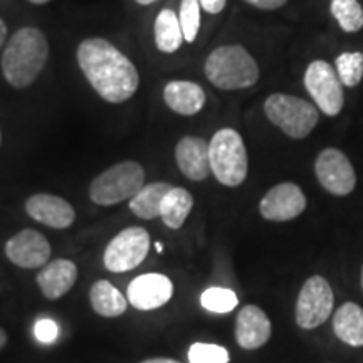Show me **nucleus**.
<instances>
[{
    "instance_id": "f257e3e1",
    "label": "nucleus",
    "mask_w": 363,
    "mask_h": 363,
    "mask_svg": "<svg viewBox=\"0 0 363 363\" xmlns=\"http://www.w3.org/2000/svg\"><path fill=\"white\" fill-rule=\"evenodd\" d=\"M78 65L84 78L104 101L118 104L135 96L138 69L110 40L88 38L78 48Z\"/></svg>"
},
{
    "instance_id": "f03ea898",
    "label": "nucleus",
    "mask_w": 363,
    "mask_h": 363,
    "mask_svg": "<svg viewBox=\"0 0 363 363\" xmlns=\"http://www.w3.org/2000/svg\"><path fill=\"white\" fill-rule=\"evenodd\" d=\"M49 43L38 27H22L9 39L2 54L4 78L17 89L29 88L48 65Z\"/></svg>"
},
{
    "instance_id": "7ed1b4c3",
    "label": "nucleus",
    "mask_w": 363,
    "mask_h": 363,
    "mask_svg": "<svg viewBox=\"0 0 363 363\" xmlns=\"http://www.w3.org/2000/svg\"><path fill=\"white\" fill-rule=\"evenodd\" d=\"M206 78L217 89H247L259 81V66L242 45H220L208 54L203 65Z\"/></svg>"
},
{
    "instance_id": "20e7f679",
    "label": "nucleus",
    "mask_w": 363,
    "mask_h": 363,
    "mask_svg": "<svg viewBox=\"0 0 363 363\" xmlns=\"http://www.w3.org/2000/svg\"><path fill=\"white\" fill-rule=\"evenodd\" d=\"M211 172L225 187H239L247 177L249 160L242 136L234 128H222L208 143Z\"/></svg>"
},
{
    "instance_id": "39448f33",
    "label": "nucleus",
    "mask_w": 363,
    "mask_h": 363,
    "mask_svg": "<svg viewBox=\"0 0 363 363\" xmlns=\"http://www.w3.org/2000/svg\"><path fill=\"white\" fill-rule=\"evenodd\" d=\"M143 185V167L135 160H125L101 172L91 182L89 197L96 206H116V203L131 201Z\"/></svg>"
},
{
    "instance_id": "423d86ee",
    "label": "nucleus",
    "mask_w": 363,
    "mask_h": 363,
    "mask_svg": "<svg viewBox=\"0 0 363 363\" xmlns=\"http://www.w3.org/2000/svg\"><path fill=\"white\" fill-rule=\"evenodd\" d=\"M264 113L272 125L293 140H303L315 130L320 113L306 99L286 93H274L264 101Z\"/></svg>"
},
{
    "instance_id": "0eeeda50",
    "label": "nucleus",
    "mask_w": 363,
    "mask_h": 363,
    "mask_svg": "<svg viewBox=\"0 0 363 363\" xmlns=\"http://www.w3.org/2000/svg\"><path fill=\"white\" fill-rule=\"evenodd\" d=\"M305 88L315 103L318 110L326 116H338L343 110L345 104V93L343 84L340 81L337 69L323 61L316 59L308 65L303 78Z\"/></svg>"
},
{
    "instance_id": "6e6552de",
    "label": "nucleus",
    "mask_w": 363,
    "mask_h": 363,
    "mask_svg": "<svg viewBox=\"0 0 363 363\" xmlns=\"http://www.w3.org/2000/svg\"><path fill=\"white\" fill-rule=\"evenodd\" d=\"M150 251V234L143 227H126L110 240L103 254L104 267L111 272H126L140 266Z\"/></svg>"
},
{
    "instance_id": "1a4fd4ad",
    "label": "nucleus",
    "mask_w": 363,
    "mask_h": 363,
    "mask_svg": "<svg viewBox=\"0 0 363 363\" xmlns=\"http://www.w3.org/2000/svg\"><path fill=\"white\" fill-rule=\"evenodd\" d=\"M333 291L328 281L313 276L303 284L296 303V323L303 330H313L323 325L333 311Z\"/></svg>"
},
{
    "instance_id": "9d476101",
    "label": "nucleus",
    "mask_w": 363,
    "mask_h": 363,
    "mask_svg": "<svg viewBox=\"0 0 363 363\" xmlns=\"http://www.w3.org/2000/svg\"><path fill=\"white\" fill-rule=\"evenodd\" d=\"M315 174L321 187L338 197L352 194L357 185V174L352 162L337 148H325L320 152L315 162Z\"/></svg>"
},
{
    "instance_id": "9b49d317",
    "label": "nucleus",
    "mask_w": 363,
    "mask_h": 363,
    "mask_svg": "<svg viewBox=\"0 0 363 363\" xmlns=\"http://www.w3.org/2000/svg\"><path fill=\"white\" fill-rule=\"evenodd\" d=\"M306 208V197L296 184L284 182L274 185L259 203V212L266 220L288 222L301 216Z\"/></svg>"
},
{
    "instance_id": "f8f14e48",
    "label": "nucleus",
    "mask_w": 363,
    "mask_h": 363,
    "mask_svg": "<svg viewBox=\"0 0 363 363\" xmlns=\"http://www.w3.org/2000/svg\"><path fill=\"white\" fill-rule=\"evenodd\" d=\"M6 254L16 266L38 269L49 262L51 244L39 230L24 229L7 240Z\"/></svg>"
},
{
    "instance_id": "ddd939ff",
    "label": "nucleus",
    "mask_w": 363,
    "mask_h": 363,
    "mask_svg": "<svg viewBox=\"0 0 363 363\" xmlns=\"http://www.w3.org/2000/svg\"><path fill=\"white\" fill-rule=\"evenodd\" d=\"M174 283L165 274L148 272L135 278L128 286L130 305L140 311L157 310L170 301Z\"/></svg>"
},
{
    "instance_id": "4468645a",
    "label": "nucleus",
    "mask_w": 363,
    "mask_h": 363,
    "mask_svg": "<svg viewBox=\"0 0 363 363\" xmlns=\"http://www.w3.org/2000/svg\"><path fill=\"white\" fill-rule=\"evenodd\" d=\"M27 216L52 229H67L76 220L74 208L66 199L52 194H35L26 201Z\"/></svg>"
},
{
    "instance_id": "2eb2a0df",
    "label": "nucleus",
    "mask_w": 363,
    "mask_h": 363,
    "mask_svg": "<svg viewBox=\"0 0 363 363\" xmlns=\"http://www.w3.org/2000/svg\"><path fill=\"white\" fill-rule=\"evenodd\" d=\"M175 162L179 170L192 182L206 180L211 174L208 143L201 136L187 135L175 147Z\"/></svg>"
},
{
    "instance_id": "dca6fc26",
    "label": "nucleus",
    "mask_w": 363,
    "mask_h": 363,
    "mask_svg": "<svg viewBox=\"0 0 363 363\" xmlns=\"http://www.w3.org/2000/svg\"><path fill=\"white\" fill-rule=\"evenodd\" d=\"M271 338V321L259 306L247 305L235 320V342L244 350H257Z\"/></svg>"
},
{
    "instance_id": "f3484780",
    "label": "nucleus",
    "mask_w": 363,
    "mask_h": 363,
    "mask_svg": "<svg viewBox=\"0 0 363 363\" xmlns=\"http://www.w3.org/2000/svg\"><path fill=\"white\" fill-rule=\"evenodd\" d=\"M163 99L177 115L194 116L206 106L207 96L202 86L194 81H170L163 88Z\"/></svg>"
},
{
    "instance_id": "a211bd4d",
    "label": "nucleus",
    "mask_w": 363,
    "mask_h": 363,
    "mask_svg": "<svg viewBox=\"0 0 363 363\" xmlns=\"http://www.w3.org/2000/svg\"><path fill=\"white\" fill-rule=\"evenodd\" d=\"M78 279V267L69 259H54L48 262L38 274L40 291L48 299H59L69 291Z\"/></svg>"
},
{
    "instance_id": "6ab92c4d",
    "label": "nucleus",
    "mask_w": 363,
    "mask_h": 363,
    "mask_svg": "<svg viewBox=\"0 0 363 363\" xmlns=\"http://www.w3.org/2000/svg\"><path fill=\"white\" fill-rule=\"evenodd\" d=\"M333 331L343 343L363 347V310L355 303H345L335 313Z\"/></svg>"
},
{
    "instance_id": "aec40b11",
    "label": "nucleus",
    "mask_w": 363,
    "mask_h": 363,
    "mask_svg": "<svg viewBox=\"0 0 363 363\" xmlns=\"http://www.w3.org/2000/svg\"><path fill=\"white\" fill-rule=\"evenodd\" d=\"M89 301L93 310L99 316L116 318L121 316L128 308V299L113 286L110 281L99 279L89 291Z\"/></svg>"
},
{
    "instance_id": "412c9836",
    "label": "nucleus",
    "mask_w": 363,
    "mask_h": 363,
    "mask_svg": "<svg viewBox=\"0 0 363 363\" xmlns=\"http://www.w3.org/2000/svg\"><path fill=\"white\" fill-rule=\"evenodd\" d=\"M172 187L174 185L167 184V182H153V184L143 185L130 201V211L136 217H140V219H157V217H160L163 197H165Z\"/></svg>"
},
{
    "instance_id": "4be33fe9",
    "label": "nucleus",
    "mask_w": 363,
    "mask_h": 363,
    "mask_svg": "<svg viewBox=\"0 0 363 363\" xmlns=\"http://www.w3.org/2000/svg\"><path fill=\"white\" fill-rule=\"evenodd\" d=\"M194 207V197L189 190L182 187H172L162 201L160 219L170 229H180L185 224Z\"/></svg>"
},
{
    "instance_id": "5701e85b",
    "label": "nucleus",
    "mask_w": 363,
    "mask_h": 363,
    "mask_svg": "<svg viewBox=\"0 0 363 363\" xmlns=\"http://www.w3.org/2000/svg\"><path fill=\"white\" fill-rule=\"evenodd\" d=\"M153 34H155V45L158 51L163 54L179 51L182 43H184L179 13L172 9L160 11L155 19V26H153Z\"/></svg>"
},
{
    "instance_id": "b1692460",
    "label": "nucleus",
    "mask_w": 363,
    "mask_h": 363,
    "mask_svg": "<svg viewBox=\"0 0 363 363\" xmlns=\"http://www.w3.org/2000/svg\"><path fill=\"white\" fill-rule=\"evenodd\" d=\"M330 12L345 33H358L363 27V7L358 0H331Z\"/></svg>"
},
{
    "instance_id": "393cba45",
    "label": "nucleus",
    "mask_w": 363,
    "mask_h": 363,
    "mask_svg": "<svg viewBox=\"0 0 363 363\" xmlns=\"http://www.w3.org/2000/svg\"><path fill=\"white\" fill-rule=\"evenodd\" d=\"M340 81L347 88H355L363 79V52H342L335 61Z\"/></svg>"
},
{
    "instance_id": "a878e982",
    "label": "nucleus",
    "mask_w": 363,
    "mask_h": 363,
    "mask_svg": "<svg viewBox=\"0 0 363 363\" xmlns=\"http://www.w3.org/2000/svg\"><path fill=\"white\" fill-rule=\"evenodd\" d=\"M201 0H182L179 21L182 33H184V40L194 43L197 39L199 29H201Z\"/></svg>"
},
{
    "instance_id": "bb28decb",
    "label": "nucleus",
    "mask_w": 363,
    "mask_h": 363,
    "mask_svg": "<svg viewBox=\"0 0 363 363\" xmlns=\"http://www.w3.org/2000/svg\"><path fill=\"white\" fill-rule=\"evenodd\" d=\"M238 303V296L229 288H208L201 296V305L212 313H230Z\"/></svg>"
},
{
    "instance_id": "cd10ccee",
    "label": "nucleus",
    "mask_w": 363,
    "mask_h": 363,
    "mask_svg": "<svg viewBox=\"0 0 363 363\" xmlns=\"http://www.w3.org/2000/svg\"><path fill=\"white\" fill-rule=\"evenodd\" d=\"M190 363H229V352L214 343H194L189 348Z\"/></svg>"
},
{
    "instance_id": "c85d7f7f",
    "label": "nucleus",
    "mask_w": 363,
    "mask_h": 363,
    "mask_svg": "<svg viewBox=\"0 0 363 363\" xmlns=\"http://www.w3.org/2000/svg\"><path fill=\"white\" fill-rule=\"evenodd\" d=\"M34 335L40 343L51 345L57 340L59 326L56 321L48 320V318H45V320H39L34 326Z\"/></svg>"
},
{
    "instance_id": "c756f323",
    "label": "nucleus",
    "mask_w": 363,
    "mask_h": 363,
    "mask_svg": "<svg viewBox=\"0 0 363 363\" xmlns=\"http://www.w3.org/2000/svg\"><path fill=\"white\" fill-rule=\"evenodd\" d=\"M249 6L261 9V11H276L281 9L288 0H244Z\"/></svg>"
},
{
    "instance_id": "7c9ffc66",
    "label": "nucleus",
    "mask_w": 363,
    "mask_h": 363,
    "mask_svg": "<svg viewBox=\"0 0 363 363\" xmlns=\"http://www.w3.org/2000/svg\"><path fill=\"white\" fill-rule=\"evenodd\" d=\"M227 0H201V6L208 13H220L224 11Z\"/></svg>"
},
{
    "instance_id": "2f4dec72",
    "label": "nucleus",
    "mask_w": 363,
    "mask_h": 363,
    "mask_svg": "<svg viewBox=\"0 0 363 363\" xmlns=\"http://www.w3.org/2000/svg\"><path fill=\"white\" fill-rule=\"evenodd\" d=\"M6 39H7V26H6V22L0 19V49H2Z\"/></svg>"
},
{
    "instance_id": "473e14b6",
    "label": "nucleus",
    "mask_w": 363,
    "mask_h": 363,
    "mask_svg": "<svg viewBox=\"0 0 363 363\" xmlns=\"http://www.w3.org/2000/svg\"><path fill=\"white\" fill-rule=\"evenodd\" d=\"M142 363H180L174 360V358H148V360H145Z\"/></svg>"
},
{
    "instance_id": "72a5a7b5",
    "label": "nucleus",
    "mask_w": 363,
    "mask_h": 363,
    "mask_svg": "<svg viewBox=\"0 0 363 363\" xmlns=\"http://www.w3.org/2000/svg\"><path fill=\"white\" fill-rule=\"evenodd\" d=\"M6 345H7V333L2 328H0V350H2Z\"/></svg>"
},
{
    "instance_id": "f704fd0d",
    "label": "nucleus",
    "mask_w": 363,
    "mask_h": 363,
    "mask_svg": "<svg viewBox=\"0 0 363 363\" xmlns=\"http://www.w3.org/2000/svg\"><path fill=\"white\" fill-rule=\"evenodd\" d=\"M136 4H140V6H150V4L157 2V0H135Z\"/></svg>"
},
{
    "instance_id": "c9c22d12",
    "label": "nucleus",
    "mask_w": 363,
    "mask_h": 363,
    "mask_svg": "<svg viewBox=\"0 0 363 363\" xmlns=\"http://www.w3.org/2000/svg\"><path fill=\"white\" fill-rule=\"evenodd\" d=\"M30 4H35V6H43V4H48L51 2V0H29Z\"/></svg>"
},
{
    "instance_id": "e433bc0d",
    "label": "nucleus",
    "mask_w": 363,
    "mask_h": 363,
    "mask_svg": "<svg viewBox=\"0 0 363 363\" xmlns=\"http://www.w3.org/2000/svg\"><path fill=\"white\" fill-rule=\"evenodd\" d=\"M155 247H157V251H158V252H162V251H163V246H162L160 242H157V246H155Z\"/></svg>"
},
{
    "instance_id": "4c0bfd02",
    "label": "nucleus",
    "mask_w": 363,
    "mask_h": 363,
    "mask_svg": "<svg viewBox=\"0 0 363 363\" xmlns=\"http://www.w3.org/2000/svg\"><path fill=\"white\" fill-rule=\"evenodd\" d=\"M362 284H363V276H362Z\"/></svg>"
}]
</instances>
